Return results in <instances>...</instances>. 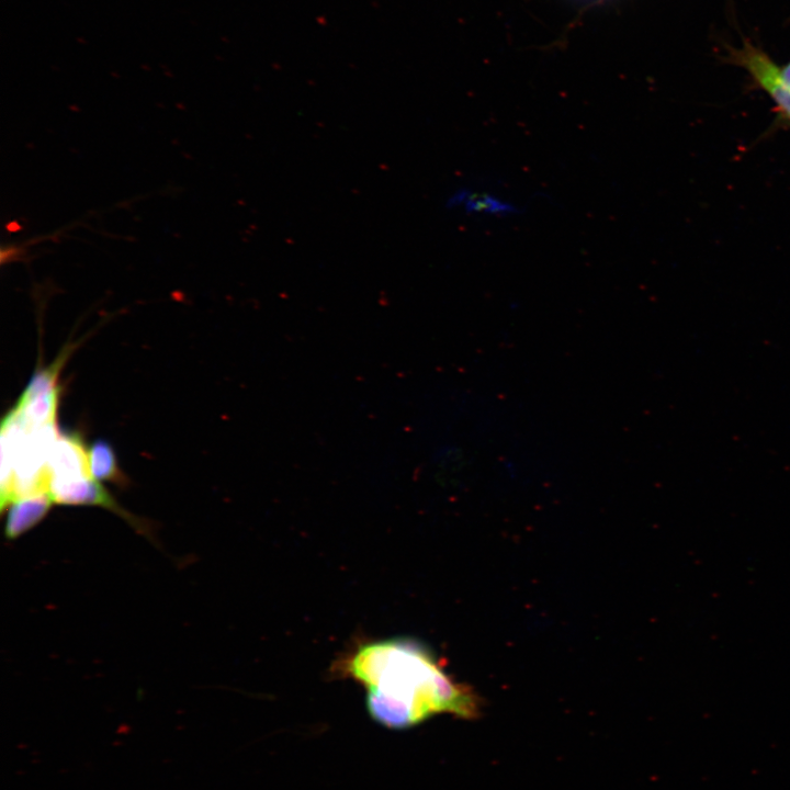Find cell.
Masks as SVG:
<instances>
[{"instance_id":"5b68a950","label":"cell","mask_w":790,"mask_h":790,"mask_svg":"<svg viewBox=\"0 0 790 790\" xmlns=\"http://www.w3.org/2000/svg\"><path fill=\"white\" fill-rule=\"evenodd\" d=\"M54 500L49 493L20 497L9 505L4 534L15 539L35 527L50 509Z\"/></svg>"},{"instance_id":"7a4b0ae2","label":"cell","mask_w":790,"mask_h":790,"mask_svg":"<svg viewBox=\"0 0 790 790\" xmlns=\"http://www.w3.org/2000/svg\"><path fill=\"white\" fill-rule=\"evenodd\" d=\"M733 61L743 67L757 84L772 99L790 120V87L781 77L780 68L760 48L751 43L732 53Z\"/></svg>"},{"instance_id":"277c9868","label":"cell","mask_w":790,"mask_h":790,"mask_svg":"<svg viewBox=\"0 0 790 790\" xmlns=\"http://www.w3.org/2000/svg\"><path fill=\"white\" fill-rule=\"evenodd\" d=\"M449 210L461 208L467 215H484L493 217H508L519 213V207L512 202L489 192L473 191L469 188H458L447 199Z\"/></svg>"},{"instance_id":"3957f363","label":"cell","mask_w":790,"mask_h":790,"mask_svg":"<svg viewBox=\"0 0 790 790\" xmlns=\"http://www.w3.org/2000/svg\"><path fill=\"white\" fill-rule=\"evenodd\" d=\"M49 494L54 503L65 505H98L105 507L123 519L128 521L139 532H145V528L138 520L127 511L123 510L104 489V487L92 476H86L68 482L52 483L49 485Z\"/></svg>"},{"instance_id":"8992f818","label":"cell","mask_w":790,"mask_h":790,"mask_svg":"<svg viewBox=\"0 0 790 790\" xmlns=\"http://www.w3.org/2000/svg\"><path fill=\"white\" fill-rule=\"evenodd\" d=\"M90 473L97 481H109L123 485L124 476L120 471L112 445L103 439L92 442L88 449Z\"/></svg>"},{"instance_id":"52a82bcc","label":"cell","mask_w":790,"mask_h":790,"mask_svg":"<svg viewBox=\"0 0 790 790\" xmlns=\"http://www.w3.org/2000/svg\"><path fill=\"white\" fill-rule=\"evenodd\" d=\"M780 74L785 82L790 87V61L780 68Z\"/></svg>"},{"instance_id":"6da1fadb","label":"cell","mask_w":790,"mask_h":790,"mask_svg":"<svg viewBox=\"0 0 790 790\" xmlns=\"http://www.w3.org/2000/svg\"><path fill=\"white\" fill-rule=\"evenodd\" d=\"M336 670L366 687L370 715L388 729H407L442 712L465 719L479 712L477 696L413 640L361 643L338 661Z\"/></svg>"}]
</instances>
